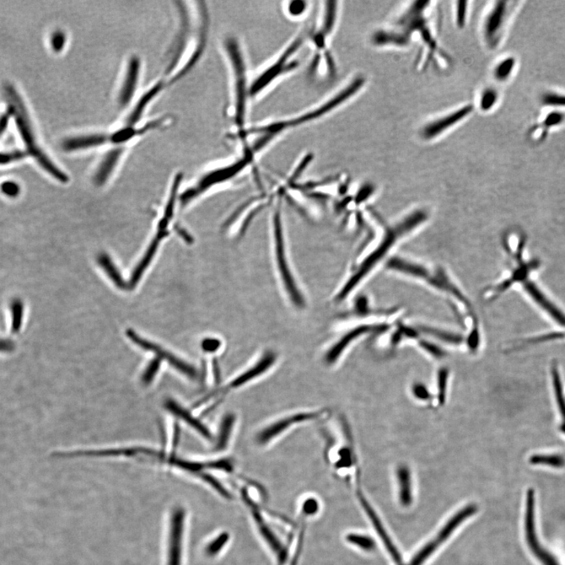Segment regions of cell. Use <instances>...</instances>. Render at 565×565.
<instances>
[{
    "label": "cell",
    "instance_id": "obj_11",
    "mask_svg": "<svg viewBox=\"0 0 565 565\" xmlns=\"http://www.w3.org/2000/svg\"><path fill=\"white\" fill-rule=\"evenodd\" d=\"M473 110L475 107L471 104H466L445 114L435 117L434 119L424 123L419 130V136L425 142L434 141L466 121L472 115Z\"/></svg>",
    "mask_w": 565,
    "mask_h": 565
},
{
    "label": "cell",
    "instance_id": "obj_3",
    "mask_svg": "<svg viewBox=\"0 0 565 565\" xmlns=\"http://www.w3.org/2000/svg\"><path fill=\"white\" fill-rule=\"evenodd\" d=\"M225 58H227L230 74V106L229 115L233 125L231 139L239 142L240 147L247 142V115L249 103L250 81L247 75L246 58L243 48L236 38L230 36L223 42Z\"/></svg>",
    "mask_w": 565,
    "mask_h": 565
},
{
    "label": "cell",
    "instance_id": "obj_18",
    "mask_svg": "<svg viewBox=\"0 0 565 565\" xmlns=\"http://www.w3.org/2000/svg\"><path fill=\"white\" fill-rule=\"evenodd\" d=\"M276 362V354L272 351H268L265 354H263L260 360L253 365L252 367L247 368L243 371V373L236 376V378L231 380L229 384L224 386L221 392L225 394L229 391L240 388V387L249 384L250 381H254L258 379V377L266 373L268 370L271 369Z\"/></svg>",
    "mask_w": 565,
    "mask_h": 565
},
{
    "label": "cell",
    "instance_id": "obj_44",
    "mask_svg": "<svg viewBox=\"0 0 565 565\" xmlns=\"http://www.w3.org/2000/svg\"><path fill=\"white\" fill-rule=\"evenodd\" d=\"M0 190L9 197H17L19 195L21 188L18 183L12 181H7L0 186Z\"/></svg>",
    "mask_w": 565,
    "mask_h": 565
},
{
    "label": "cell",
    "instance_id": "obj_45",
    "mask_svg": "<svg viewBox=\"0 0 565 565\" xmlns=\"http://www.w3.org/2000/svg\"><path fill=\"white\" fill-rule=\"evenodd\" d=\"M449 371L444 368L439 371L438 374V390H439V401L444 403L445 392L447 389V384H448Z\"/></svg>",
    "mask_w": 565,
    "mask_h": 565
},
{
    "label": "cell",
    "instance_id": "obj_42",
    "mask_svg": "<svg viewBox=\"0 0 565 565\" xmlns=\"http://www.w3.org/2000/svg\"><path fill=\"white\" fill-rule=\"evenodd\" d=\"M67 42L66 34L62 30H57L51 35V46L53 52L61 53L66 47Z\"/></svg>",
    "mask_w": 565,
    "mask_h": 565
},
{
    "label": "cell",
    "instance_id": "obj_49",
    "mask_svg": "<svg viewBox=\"0 0 565 565\" xmlns=\"http://www.w3.org/2000/svg\"><path fill=\"white\" fill-rule=\"evenodd\" d=\"M561 431H562L564 434H565V424H562V426H561Z\"/></svg>",
    "mask_w": 565,
    "mask_h": 565
},
{
    "label": "cell",
    "instance_id": "obj_39",
    "mask_svg": "<svg viewBox=\"0 0 565 565\" xmlns=\"http://www.w3.org/2000/svg\"><path fill=\"white\" fill-rule=\"evenodd\" d=\"M469 2L458 1L455 3V21L459 29H464L469 15Z\"/></svg>",
    "mask_w": 565,
    "mask_h": 565
},
{
    "label": "cell",
    "instance_id": "obj_2",
    "mask_svg": "<svg viewBox=\"0 0 565 565\" xmlns=\"http://www.w3.org/2000/svg\"><path fill=\"white\" fill-rule=\"evenodd\" d=\"M340 3H321L315 23L308 29L307 42L311 51L308 74L314 79H334L336 63L330 49L332 37L340 14Z\"/></svg>",
    "mask_w": 565,
    "mask_h": 565
},
{
    "label": "cell",
    "instance_id": "obj_20",
    "mask_svg": "<svg viewBox=\"0 0 565 565\" xmlns=\"http://www.w3.org/2000/svg\"><path fill=\"white\" fill-rule=\"evenodd\" d=\"M274 225H275L276 245L279 270H281L282 276L284 277L285 285H286L287 288H289V292L292 294L290 296H292V299L294 301V304L299 306L303 305V301L301 300L297 290L294 289L292 278L290 277L289 271H288L287 262L286 260H285L281 221H279V212H277V214L274 217Z\"/></svg>",
    "mask_w": 565,
    "mask_h": 565
},
{
    "label": "cell",
    "instance_id": "obj_37",
    "mask_svg": "<svg viewBox=\"0 0 565 565\" xmlns=\"http://www.w3.org/2000/svg\"><path fill=\"white\" fill-rule=\"evenodd\" d=\"M284 13L290 19H299L307 13L309 3L303 0H292L285 3L284 6Z\"/></svg>",
    "mask_w": 565,
    "mask_h": 565
},
{
    "label": "cell",
    "instance_id": "obj_21",
    "mask_svg": "<svg viewBox=\"0 0 565 565\" xmlns=\"http://www.w3.org/2000/svg\"><path fill=\"white\" fill-rule=\"evenodd\" d=\"M125 147H112L104 155L100 161L94 175L95 184L99 186H103L110 179L112 172L119 164L123 155L125 153Z\"/></svg>",
    "mask_w": 565,
    "mask_h": 565
},
{
    "label": "cell",
    "instance_id": "obj_31",
    "mask_svg": "<svg viewBox=\"0 0 565 565\" xmlns=\"http://www.w3.org/2000/svg\"><path fill=\"white\" fill-rule=\"evenodd\" d=\"M236 418L234 414H226L221 422L219 432L215 446V449L217 451H223L227 448L234 432Z\"/></svg>",
    "mask_w": 565,
    "mask_h": 565
},
{
    "label": "cell",
    "instance_id": "obj_35",
    "mask_svg": "<svg viewBox=\"0 0 565 565\" xmlns=\"http://www.w3.org/2000/svg\"><path fill=\"white\" fill-rule=\"evenodd\" d=\"M529 462L535 466H542L554 469H562L565 466L564 457L559 454H535L530 457Z\"/></svg>",
    "mask_w": 565,
    "mask_h": 565
},
{
    "label": "cell",
    "instance_id": "obj_23",
    "mask_svg": "<svg viewBox=\"0 0 565 565\" xmlns=\"http://www.w3.org/2000/svg\"><path fill=\"white\" fill-rule=\"evenodd\" d=\"M524 287L526 292L530 294L531 299H533L557 324L565 327V314L542 293L541 290L536 287L535 284L527 282L525 284Z\"/></svg>",
    "mask_w": 565,
    "mask_h": 565
},
{
    "label": "cell",
    "instance_id": "obj_41",
    "mask_svg": "<svg viewBox=\"0 0 565 565\" xmlns=\"http://www.w3.org/2000/svg\"><path fill=\"white\" fill-rule=\"evenodd\" d=\"M160 364L161 360L158 357L153 359L152 362H150L142 377V381L144 385L147 386L152 383L155 375L158 373Z\"/></svg>",
    "mask_w": 565,
    "mask_h": 565
},
{
    "label": "cell",
    "instance_id": "obj_6",
    "mask_svg": "<svg viewBox=\"0 0 565 565\" xmlns=\"http://www.w3.org/2000/svg\"><path fill=\"white\" fill-rule=\"evenodd\" d=\"M426 214L423 211L414 212L400 222L391 225L386 232L384 240H381L374 252L371 253L363 262L362 265L359 268V271L354 274L353 278L349 279L346 286L343 288L342 292L338 295V299L345 298L347 294L356 287L376 265H378L377 263L383 260V257L388 253L387 251L390 250L401 238H405L412 230L418 227L419 225L423 224L427 219Z\"/></svg>",
    "mask_w": 565,
    "mask_h": 565
},
{
    "label": "cell",
    "instance_id": "obj_48",
    "mask_svg": "<svg viewBox=\"0 0 565 565\" xmlns=\"http://www.w3.org/2000/svg\"><path fill=\"white\" fill-rule=\"evenodd\" d=\"M10 116H12V113H10L8 110L7 112H5L3 115L0 116V137H1L4 131H6Z\"/></svg>",
    "mask_w": 565,
    "mask_h": 565
},
{
    "label": "cell",
    "instance_id": "obj_40",
    "mask_svg": "<svg viewBox=\"0 0 565 565\" xmlns=\"http://www.w3.org/2000/svg\"><path fill=\"white\" fill-rule=\"evenodd\" d=\"M10 310H12V330L18 331L20 330L21 322H23V304L21 300L14 299L12 303V305H10Z\"/></svg>",
    "mask_w": 565,
    "mask_h": 565
},
{
    "label": "cell",
    "instance_id": "obj_10",
    "mask_svg": "<svg viewBox=\"0 0 565 565\" xmlns=\"http://www.w3.org/2000/svg\"><path fill=\"white\" fill-rule=\"evenodd\" d=\"M477 511V507L475 504L467 505L465 507L458 511V512L455 514L453 516H451V518L447 521V523L441 527L437 536L427 542L426 545L423 546V547L417 552L407 565H423L424 562L438 550V547L442 545L452 533H453L466 520L470 518V516L475 514Z\"/></svg>",
    "mask_w": 565,
    "mask_h": 565
},
{
    "label": "cell",
    "instance_id": "obj_43",
    "mask_svg": "<svg viewBox=\"0 0 565 565\" xmlns=\"http://www.w3.org/2000/svg\"><path fill=\"white\" fill-rule=\"evenodd\" d=\"M27 153L18 150L9 153H0V164H8L15 162V161L24 159Z\"/></svg>",
    "mask_w": 565,
    "mask_h": 565
},
{
    "label": "cell",
    "instance_id": "obj_26",
    "mask_svg": "<svg viewBox=\"0 0 565 565\" xmlns=\"http://www.w3.org/2000/svg\"><path fill=\"white\" fill-rule=\"evenodd\" d=\"M399 484V499L403 507H410L412 503V483L410 470L406 466L398 467L397 470Z\"/></svg>",
    "mask_w": 565,
    "mask_h": 565
},
{
    "label": "cell",
    "instance_id": "obj_33",
    "mask_svg": "<svg viewBox=\"0 0 565 565\" xmlns=\"http://www.w3.org/2000/svg\"><path fill=\"white\" fill-rule=\"evenodd\" d=\"M98 262L99 266L103 268L108 277L111 279V281L114 283L116 287L121 289H127L128 286L122 277V275L115 264L112 262L110 257L106 254H101L99 256Z\"/></svg>",
    "mask_w": 565,
    "mask_h": 565
},
{
    "label": "cell",
    "instance_id": "obj_30",
    "mask_svg": "<svg viewBox=\"0 0 565 565\" xmlns=\"http://www.w3.org/2000/svg\"><path fill=\"white\" fill-rule=\"evenodd\" d=\"M516 66V58L508 56L501 59L492 68V77L499 84L507 83L513 77Z\"/></svg>",
    "mask_w": 565,
    "mask_h": 565
},
{
    "label": "cell",
    "instance_id": "obj_25",
    "mask_svg": "<svg viewBox=\"0 0 565 565\" xmlns=\"http://www.w3.org/2000/svg\"><path fill=\"white\" fill-rule=\"evenodd\" d=\"M164 407L166 410L173 414L174 416L183 419V420L190 425L193 429H195L203 438L210 440L212 439V433L210 432V430L205 425H203L200 420H198L197 418L192 416V414L187 411L185 407H181L179 403H177L173 400L168 399L165 401Z\"/></svg>",
    "mask_w": 565,
    "mask_h": 565
},
{
    "label": "cell",
    "instance_id": "obj_29",
    "mask_svg": "<svg viewBox=\"0 0 565 565\" xmlns=\"http://www.w3.org/2000/svg\"><path fill=\"white\" fill-rule=\"evenodd\" d=\"M551 373L554 398H555L556 405L560 416H561L562 419V424H565V395L561 373H560L558 365L556 363H553Z\"/></svg>",
    "mask_w": 565,
    "mask_h": 565
},
{
    "label": "cell",
    "instance_id": "obj_36",
    "mask_svg": "<svg viewBox=\"0 0 565 565\" xmlns=\"http://www.w3.org/2000/svg\"><path fill=\"white\" fill-rule=\"evenodd\" d=\"M357 460L355 456L353 448L351 446L344 447L338 451V459L336 461L334 467L338 472L349 469L356 465Z\"/></svg>",
    "mask_w": 565,
    "mask_h": 565
},
{
    "label": "cell",
    "instance_id": "obj_9",
    "mask_svg": "<svg viewBox=\"0 0 565 565\" xmlns=\"http://www.w3.org/2000/svg\"><path fill=\"white\" fill-rule=\"evenodd\" d=\"M255 158V155L254 154L246 152L241 153L240 158L234 161L233 163L207 172L199 180L195 186L188 188L183 193L180 197L181 205H186L193 199L201 195V193L209 190L210 188L233 179L252 164Z\"/></svg>",
    "mask_w": 565,
    "mask_h": 565
},
{
    "label": "cell",
    "instance_id": "obj_13",
    "mask_svg": "<svg viewBox=\"0 0 565 565\" xmlns=\"http://www.w3.org/2000/svg\"><path fill=\"white\" fill-rule=\"evenodd\" d=\"M326 414H327V410H318L299 412L284 416L262 429L257 435V442L261 445L267 444L288 431L292 427L314 421L316 419L326 416Z\"/></svg>",
    "mask_w": 565,
    "mask_h": 565
},
{
    "label": "cell",
    "instance_id": "obj_46",
    "mask_svg": "<svg viewBox=\"0 0 565 565\" xmlns=\"http://www.w3.org/2000/svg\"><path fill=\"white\" fill-rule=\"evenodd\" d=\"M412 392L414 396L418 398V400H429L430 394L427 387L422 384H414L412 387Z\"/></svg>",
    "mask_w": 565,
    "mask_h": 565
},
{
    "label": "cell",
    "instance_id": "obj_47",
    "mask_svg": "<svg viewBox=\"0 0 565 565\" xmlns=\"http://www.w3.org/2000/svg\"><path fill=\"white\" fill-rule=\"evenodd\" d=\"M221 347V342L217 338H205L202 342V349L207 353H214Z\"/></svg>",
    "mask_w": 565,
    "mask_h": 565
},
{
    "label": "cell",
    "instance_id": "obj_12",
    "mask_svg": "<svg viewBox=\"0 0 565 565\" xmlns=\"http://www.w3.org/2000/svg\"><path fill=\"white\" fill-rule=\"evenodd\" d=\"M186 512L175 507L171 514L166 545V565H183Z\"/></svg>",
    "mask_w": 565,
    "mask_h": 565
},
{
    "label": "cell",
    "instance_id": "obj_17",
    "mask_svg": "<svg viewBox=\"0 0 565 565\" xmlns=\"http://www.w3.org/2000/svg\"><path fill=\"white\" fill-rule=\"evenodd\" d=\"M110 145L109 132L90 131L75 134L63 140L64 152L74 153L107 147Z\"/></svg>",
    "mask_w": 565,
    "mask_h": 565
},
{
    "label": "cell",
    "instance_id": "obj_24",
    "mask_svg": "<svg viewBox=\"0 0 565 565\" xmlns=\"http://www.w3.org/2000/svg\"><path fill=\"white\" fill-rule=\"evenodd\" d=\"M371 329L373 328L370 327L362 326L355 328V329L347 333L327 351L325 357V362L327 364L336 363L352 342L356 340L357 338L368 334Z\"/></svg>",
    "mask_w": 565,
    "mask_h": 565
},
{
    "label": "cell",
    "instance_id": "obj_7",
    "mask_svg": "<svg viewBox=\"0 0 565 565\" xmlns=\"http://www.w3.org/2000/svg\"><path fill=\"white\" fill-rule=\"evenodd\" d=\"M240 498L249 514L258 536L271 553L274 564L288 565L293 540L286 541L283 539L276 527H274L268 520L260 505L254 497H252L249 489L245 487L240 488Z\"/></svg>",
    "mask_w": 565,
    "mask_h": 565
},
{
    "label": "cell",
    "instance_id": "obj_16",
    "mask_svg": "<svg viewBox=\"0 0 565 565\" xmlns=\"http://www.w3.org/2000/svg\"><path fill=\"white\" fill-rule=\"evenodd\" d=\"M126 333L127 337L130 338V340L134 344H136L138 347L145 349V351L152 352L158 359L165 360V362L169 363L172 367L179 371L180 373L188 376V378L192 379H197L198 378L197 371L190 364L185 362L184 360L179 359L175 356L174 354L166 351V349L160 347L158 344L142 338L132 329H128Z\"/></svg>",
    "mask_w": 565,
    "mask_h": 565
},
{
    "label": "cell",
    "instance_id": "obj_8",
    "mask_svg": "<svg viewBox=\"0 0 565 565\" xmlns=\"http://www.w3.org/2000/svg\"><path fill=\"white\" fill-rule=\"evenodd\" d=\"M515 2L497 1L489 8L484 15L481 34L484 45L494 51L501 45L510 20L515 10Z\"/></svg>",
    "mask_w": 565,
    "mask_h": 565
},
{
    "label": "cell",
    "instance_id": "obj_38",
    "mask_svg": "<svg viewBox=\"0 0 565 565\" xmlns=\"http://www.w3.org/2000/svg\"><path fill=\"white\" fill-rule=\"evenodd\" d=\"M543 106L551 108H565V94L548 91L541 97Z\"/></svg>",
    "mask_w": 565,
    "mask_h": 565
},
{
    "label": "cell",
    "instance_id": "obj_19",
    "mask_svg": "<svg viewBox=\"0 0 565 565\" xmlns=\"http://www.w3.org/2000/svg\"><path fill=\"white\" fill-rule=\"evenodd\" d=\"M357 497L359 499L360 505H362L364 512L367 514L368 518L371 520V524H373L375 530L377 531V533H378L381 540L384 543L386 550L389 552L392 561H394L397 565H403L402 557L399 551L397 550L394 543L392 542L391 538L385 529L383 522H381L379 518L378 514H376L373 505H371L368 501V499H366L362 489H360V487H357Z\"/></svg>",
    "mask_w": 565,
    "mask_h": 565
},
{
    "label": "cell",
    "instance_id": "obj_15",
    "mask_svg": "<svg viewBox=\"0 0 565 565\" xmlns=\"http://www.w3.org/2000/svg\"><path fill=\"white\" fill-rule=\"evenodd\" d=\"M533 490H530L527 496L525 514V536L527 544L532 553L542 565H560L557 559L546 549L542 548L538 541L535 529V499Z\"/></svg>",
    "mask_w": 565,
    "mask_h": 565
},
{
    "label": "cell",
    "instance_id": "obj_1",
    "mask_svg": "<svg viewBox=\"0 0 565 565\" xmlns=\"http://www.w3.org/2000/svg\"><path fill=\"white\" fill-rule=\"evenodd\" d=\"M367 85V78L364 75L358 74L349 80L326 100L314 107L309 108L300 114L288 117L278 118V119L263 122L260 125H251L247 128L245 137L247 140L251 138H260L264 144L270 147L284 134L301 127L310 125L311 123L320 121L332 112L340 109L348 102L362 92Z\"/></svg>",
    "mask_w": 565,
    "mask_h": 565
},
{
    "label": "cell",
    "instance_id": "obj_27",
    "mask_svg": "<svg viewBox=\"0 0 565 565\" xmlns=\"http://www.w3.org/2000/svg\"><path fill=\"white\" fill-rule=\"evenodd\" d=\"M565 121V114L560 112H551L545 116L544 119L531 129V136L536 140L544 138L550 129L558 127Z\"/></svg>",
    "mask_w": 565,
    "mask_h": 565
},
{
    "label": "cell",
    "instance_id": "obj_5",
    "mask_svg": "<svg viewBox=\"0 0 565 565\" xmlns=\"http://www.w3.org/2000/svg\"><path fill=\"white\" fill-rule=\"evenodd\" d=\"M308 30L296 35L283 48L276 58L266 64L250 81L249 96L251 101L261 98L282 79L292 74L299 66V53L307 40Z\"/></svg>",
    "mask_w": 565,
    "mask_h": 565
},
{
    "label": "cell",
    "instance_id": "obj_34",
    "mask_svg": "<svg viewBox=\"0 0 565 565\" xmlns=\"http://www.w3.org/2000/svg\"><path fill=\"white\" fill-rule=\"evenodd\" d=\"M344 540L348 544L353 546L365 552H373L376 549V542L373 537L368 535L349 532Z\"/></svg>",
    "mask_w": 565,
    "mask_h": 565
},
{
    "label": "cell",
    "instance_id": "obj_22",
    "mask_svg": "<svg viewBox=\"0 0 565 565\" xmlns=\"http://www.w3.org/2000/svg\"><path fill=\"white\" fill-rule=\"evenodd\" d=\"M370 39L375 47H405L410 44L411 36L402 29H381L373 32Z\"/></svg>",
    "mask_w": 565,
    "mask_h": 565
},
{
    "label": "cell",
    "instance_id": "obj_14",
    "mask_svg": "<svg viewBox=\"0 0 565 565\" xmlns=\"http://www.w3.org/2000/svg\"><path fill=\"white\" fill-rule=\"evenodd\" d=\"M142 64L141 59L132 55L128 59L117 93V104L121 109L133 105L139 88Z\"/></svg>",
    "mask_w": 565,
    "mask_h": 565
},
{
    "label": "cell",
    "instance_id": "obj_4",
    "mask_svg": "<svg viewBox=\"0 0 565 565\" xmlns=\"http://www.w3.org/2000/svg\"><path fill=\"white\" fill-rule=\"evenodd\" d=\"M5 95L8 102V110L14 116L21 139L25 143L27 153L34 158L41 168L62 183L68 181V175L61 171L40 147L34 123L31 120L25 102L12 85L5 86Z\"/></svg>",
    "mask_w": 565,
    "mask_h": 565
},
{
    "label": "cell",
    "instance_id": "obj_32",
    "mask_svg": "<svg viewBox=\"0 0 565 565\" xmlns=\"http://www.w3.org/2000/svg\"><path fill=\"white\" fill-rule=\"evenodd\" d=\"M499 98L500 94L496 88L492 86L484 88L478 96V109L486 113L492 111L498 105Z\"/></svg>",
    "mask_w": 565,
    "mask_h": 565
},
{
    "label": "cell",
    "instance_id": "obj_28",
    "mask_svg": "<svg viewBox=\"0 0 565 565\" xmlns=\"http://www.w3.org/2000/svg\"><path fill=\"white\" fill-rule=\"evenodd\" d=\"M231 539H232V536L228 531H220L204 546V555L210 559L219 557L229 546Z\"/></svg>",
    "mask_w": 565,
    "mask_h": 565
}]
</instances>
